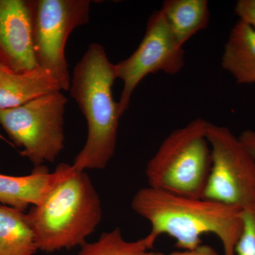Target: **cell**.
Instances as JSON below:
<instances>
[{"label":"cell","instance_id":"obj_1","mask_svg":"<svg viewBox=\"0 0 255 255\" xmlns=\"http://www.w3.org/2000/svg\"><path fill=\"white\" fill-rule=\"evenodd\" d=\"M131 208L150 225L148 235L156 241L166 235L179 249L191 251L202 245V236L213 234L221 241L224 255H236L243 226L241 208L150 187L135 193Z\"/></svg>","mask_w":255,"mask_h":255},{"label":"cell","instance_id":"obj_2","mask_svg":"<svg viewBox=\"0 0 255 255\" xmlns=\"http://www.w3.org/2000/svg\"><path fill=\"white\" fill-rule=\"evenodd\" d=\"M57 167L54 185L26 214L38 251L48 253L82 247L102 220V202L88 174L73 164Z\"/></svg>","mask_w":255,"mask_h":255},{"label":"cell","instance_id":"obj_3","mask_svg":"<svg viewBox=\"0 0 255 255\" xmlns=\"http://www.w3.org/2000/svg\"><path fill=\"white\" fill-rule=\"evenodd\" d=\"M115 64L98 43L89 46L74 69L70 95L87 120L88 133L73 166L80 171L103 169L113 158L121 118L113 89Z\"/></svg>","mask_w":255,"mask_h":255},{"label":"cell","instance_id":"obj_4","mask_svg":"<svg viewBox=\"0 0 255 255\" xmlns=\"http://www.w3.org/2000/svg\"><path fill=\"white\" fill-rule=\"evenodd\" d=\"M209 122L196 118L169 134L146 164L148 185L158 190L203 198L211 170Z\"/></svg>","mask_w":255,"mask_h":255},{"label":"cell","instance_id":"obj_5","mask_svg":"<svg viewBox=\"0 0 255 255\" xmlns=\"http://www.w3.org/2000/svg\"><path fill=\"white\" fill-rule=\"evenodd\" d=\"M68 100L61 91L0 112V125L22 157L35 167L53 162L64 148V115Z\"/></svg>","mask_w":255,"mask_h":255},{"label":"cell","instance_id":"obj_6","mask_svg":"<svg viewBox=\"0 0 255 255\" xmlns=\"http://www.w3.org/2000/svg\"><path fill=\"white\" fill-rule=\"evenodd\" d=\"M32 44L38 68L51 75L61 90H70L71 77L65 47L74 30L90 21V0H28Z\"/></svg>","mask_w":255,"mask_h":255},{"label":"cell","instance_id":"obj_7","mask_svg":"<svg viewBox=\"0 0 255 255\" xmlns=\"http://www.w3.org/2000/svg\"><path fill=\"white\" fill-rule=\"evenodd\" d=\"M211 167L203 198L246 209L255 204V157L227 127L209 124Z\"/></svg>","mask_w":255,"mask_h":255},{"label":"cell","instance_id":"obj_8","mask_svg":"<svg viewBox=\"0 0 255 255\" xmlns=\"http://www.w3.org/2000/svg\"><path fill=\"white\" fill-rule=\"evenodd\" d=\"M184 50L169 27L160 10L147 20L145 34L128 58L115 64L117 78L123 82L119 104L121 117L130 107L132 94L147 75L163 72L176 75L184 66Z\"/></svg>","mask_w":255,"mask_h":255},{"label":"cell","instance_id":"obj_9","mask_svg":"<svg viewBox=\"0 0 255 255\" xmlns=\"http://www.w3.org/2000/svg\"><path fill=\"white\" fill-rule=\"evenodd\" d=\"M0 64L16 73L38 68L26 0H0Z\"/></svg>","mask_w":255,"mask_h":255},{"label":"cell","instance_id":"obj_10","mask_svg":"<svg viewBox=\"0 0 255 255\" xmlns=\"http://www.w3.org/2000/svg\"><path fill=\"white\" fill-rule=\"evenodd\" d=\"M57 91H62L58 82L41 68L16 73L0 68V112Z\"/></svg>","mask_w":255,"mask_h":255},{"label":"cell","instance_id":"obj_11","mask_svg":"<svg viewBox=\"0 0 255 255\" xmlns=\"http://www.w3.org/2000/svg\"><path fill=\"white\" fill-rule=\"evenodd\" d=\"M58 176V167L49 172L44 165L35 167L31 174L21 177L0 174V203L22 211L30 206L38 205Z\"/></svg>","mask_w":255,"mask_h":255},{"label":"cell","instance_id":"obj_12","mask_svg":"<svg viewBox=\"0 0 255 255\" xmlns=\"http://www.w3.org/2000/svg\"><path fill=\"white\" fill-rule=\"evenodd\" d=\"M221 67L240 85L255 83V29L238 20L225 45Z\"/></svg>","mask_w":255,"mask_h":255},{"label":"cell","instance_id":"obj_13","mask_svg":"<svg viewBox=\"0 0 255 255\" xmlns=\"http://www.w3.org/2000/svg\"><path fill=\"white\" fill-rule=\"evenodd\" d=\"M159 10L182 46L209 25L207 0H165Z\"/></svg>","mask_w":255,"mask_h":255},{"label":"cell","instance_id":"obj_14","mask_svg":"<svg viewBox=\"0 0 255 255\" xmlns=\"http://www.w3.org/2000/svg\"><path fill=\"white\" fill-rule=\"evenodd\" d=\"M38 251L27 215L0 205V255H33Z\"/></svg>","mask_w":255,"mask_h":255},{"label":"cell","instance_id":"obj_15","mask_svg":"<svg viewBox=\"0 0 255 255\" xmlns=\"http://www.w3.org/2000/svg\"><path fill=\"white\" fill-rule=\"evenodd\" d=\"M155 242L148 234L137 241H127L120 228H116L102 233L94 243L87 242L78 255H155L152 251Z\"/></svg>","mask_w":255,"mask_h":255},{"label":"cell","instance_id":"obj_16","mask_svg":"<svg viewBox=\"0 0 255 255\" xmlns=\"http://www.w3.org/2000/svg\"><path fill=\"white\" fill-rule=\"evenodd\" d=\"M243 226L236 255H255V204L243 209Z\"/></svg>","mask_w":255,"mask_h":255},{"label":"cell","instance_id":"obj_17","mask_svg":"<svg viewBox=\"0 0 255 255\" xmlns=\"http://www.w3.org/2000/svg\"><path fill=\"white\" fill-rule=\"evenodd\" d=\"M240 21L255 29V0H239L235 7Z\"/></svg>","mask_w":255,"mask_h":255},{"label":"cell","instance_id":"obj_18","mask_svg":"<svg viewBox=\"0 0 255 255\" xmlns=\"http://www.w3.org/2000/svg\"><path fill=\"white\" fill-rule=\"evenodd\" d=\"M155 255H219L217 252L211 246L201 245L194 250L191 251H182L174 252L169 255L162 254V253H156Z\"/></svg>","mask_w":255,"mask_h":255},{"label":"cell","instance_id":"obj_19","mask_svg":"<svg viewBox=\"0 0 255 255\" xmlns=\"http://www.w3.org/2000/svg\"><path fill=\"white\" fill-rule=\"evenodd\" d=\"M242 142L245 144L247 148L255 157V130L248 129L242 132L239 136Z\"/></svg>","mask_w":255,"mask_h":255},{"label":"cell","instance_id":"obj_20","mask_svg":"<svg viewBox=\"0 0 255 255\" xmlns=\"http://www.w3.org/2000/svg\"><path fill=\"white\" fill-rule=\"evenodd\" d=\"M0 140H3V141L7 142L8 144H9L10 145L12 146V147H14V145H13L12 143H11V141H9V140H6V138L4 137V135H2V134L1 133V132H0Z\"/></svg>","mask_w":255,"mask_h":255},{"label":"cell","instance_id":"obj_21","mask_svg":"<svg viewBox=\"0 0 255 255\" xmlns=\"http://www.w3.org/2000/svg\"><path fill=\"white\" fill-rule=\"evenodd\" d=\"M1 66H2V65H1V64H0V68H1Z\"/></svg>","mask_w":255,"mask_h":255}]
</instances>
